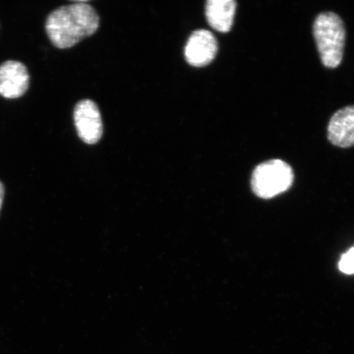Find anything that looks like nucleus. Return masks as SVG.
<instances>
[{
  "mask_svg": "<svg viewBox=\"0 0 354 354\" xmlns=\"http://www.w3.org/2000/svg\"><path fill=\"white\" fill-rule=\"evenodd\" d=\"M99 25L95 8L87 2L78 1L52 11L46 21V30L52 44L64 50L91 37Z\"/></svg>",
  "mask_w": 354,
  "mask_h": 354,
  "instance_id": "obj_1",
  "label": "nucleus"
},
{
  "mask_svg": "<svg viewBox=\"0 0 354 354\" xmlns=\"http://www.w3.org/2000/svg\"><path fill=\"white\" fill-rule=\"evenodd\" d=\"M313 34L322 64L335 68L342 64L345 28L342 19L334 12H322L313 25Z\"/></svg>",
  "mask_w": 354,
  "mask_h": 354,
  "instance_id": "obj_2",
  "label": "nucleus"
},
{
  "mask_svg": "<svg viewBox=\"0 0 354 354\" xmlns=\"http://www.w3.org/2000/svg\"><path fill=\"white\" fill-rule=\"evenodd\" d=\"M294 183L291 167L280 159L261 163L252 175L251 187L257 196L271 198L286 192Z\"/></svg>",
  "mask_w": 354,
  "mask_h": 354,
  "instance_id": "obj_3",
  "label": "nucleus"
},
{
  "mask_svg": "<svg viewBox=\"0 0 354 354\" xmlns=\"http://www.w3.org/2000/svg\"><path fill=\"white\" fill-rule=\"evenodd\" d=\"M73 117L80 138L88 145L98 142L103 135V122L99 108L94 102L80 101L75 107Z\"/></svg>",
  "mask_w": 354,
  "mask_h": 354,
  "instance_id": "obj_4",
  "label": "nucleus"
},
{
  "mask_svg": "<svg viewBox=\"0 0 354 354\" xmlns=\"http://www.w3.org/2000/svg\"><path fill=\"white\" fill-rule=\"evenodd\" d=\"M30 74L20 61L7 60L0 64V95L6 99H17L28 91Z\"/></svg>",
  "mask_w": 354,
  "mask_h": 354,
  "instance_id": "obj_5",
  "label": "nucleus"
},
{
  "mask_svg": "<svg viewBox=\"0 0 354 354\" xmlns=\"http://www.w3.org/2000/svg\"><path fill=\"white\" fill-rule=\"evenodd\" d=\"M218 48V41L209 30H196L190 35L185 46V59L194 66L209 65L215 59Z\"/></svg>",
  "mask_w": 354,
  "mask_h": 354,
  "instance_id": "obj_6",
  "label": "nucleus"
},
{
  "mask_svg": "<svg viewBox=\"0 0 354 354\" xmlns=\"http://www.w3.org/2000/svg\"><path fill=\"white\" fill-rule=\"evenodd\" d=\"M328 139L340 148L354 145V105L340 109L332 116L328 125Z\"/></svg>",
  "mask_w": 354,
  "mask_h": 354,
  "instance_id": "obj_7",
  "label": "nucleus"
},
{
  "mask_svg": "<svg viewBox=\"0 0 354 354\" xmlns=\"http://www.w3.org/2000/svg\"><path fill=\"white\" fill-rule=\"evenodd\" d=\"M236 10L234 0H209L206 3L207 22L218 32H228L232 28Z\"/></svg>",
  "mask_w": 354,
  "mask_h": 354,
  "instance_id": "obj_8",
  "label": "nucleus"
},
{
  "mask_svg": "<svg viewBox=\"0 0 354 354\" xmlns=\"http://www.w3.org/2000/svg\"><path fill=\"white\" fill-rule=\"evenodd\" d=\"M340 272L348 275L354 274V247L342 257L339 263Z\"/></svg>",
  "mask_w": 354,
  "mask_h": 354,
  "instance_id": "obj_9",
  "label": "nucleus"
},
{
  "mask_svg": "<svg viewBox=\"0 0 354 354\" xmlns=\"http://www.w3.org/2000/svg\"><path fill=\"white\" fill-rule=\"evenodd\" d=\"M4 196H6V187L1 180H0V212H1Z\"/></svg>",
  "mask_w": 354,
  "mask_h": 354,
  "instance_id": "obj_10",
  "label": "nucleus"
}]
</instances>
